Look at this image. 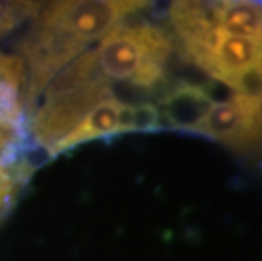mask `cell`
I'll list each match as a JSON object with an SVG mask.
<instances>
[{
	"label": "cell",
	"mask_w": 262,
	"mask_h": 261,
	"mask_svg": "<svg viewBox=\"0 0 262 261\" xmlns=\"http://www.w3.org/2000/svg\"><path fill=\"white\" fill-rule=\"evenodd\" d=\"M41 7L39 2H2L0 0V37L20 27L27 19L34 17Z\"/></svg>",
	"instance_id": "obj_9"
},
{
	"label": "cell",
	"mask_w": 262,
	"mask_h": 261,
	"mask_svg": "<svg viewBox=\"0 0 262 261\" xmlns=\"http://www.w3.org/2000/svg\"><path fill=\"white\" fill-rule=\"evenodd\" d=\"M93 53L100 71L112 85L125 83L139 90H154L166 83L172 41L158 24L127 17L97 43Z\"/></svg>",
	"instance_id": "obj_2"
},
{
	"label": "cell",
	"mask_w": 262,
	"mask_h": 261,
	"mask_svg": "<svg viewBox=\"0 0 262 261\" xmlns=\"http://www.w3.org/2000/svg\"><path fill=\"white\" fill-rule=\"evenodd\" d=\"M230 87L241 97H245L254 102H260L262 101V71L255 65L249 66V68H245L233 78Z\"/></svg>",
	"instance_id": "obj_10"
},
{
	"label": "cell",
	"mask_w": 262,
	"mask_h": 261,
	"mask_svg": "<svg viewBox=\"0 0 262 261\" xmlns=\"http://www.w3.org/2000/svg\"><path fill=\"white\" fill-rule=\"evenodd\" d=\"M262 102V101H260ZM259 102L249 101L237 93L232 104H213L200 124L196 134L225 143L232 148L254 141L252 112Z\"/></svg>",
	"instance_id": "obj_5"
},
{
	"label": "cell",
	"mask_w": 262,
	"mask_h": 261,
	"mask_svg": "<svg viewBox=\"0 0 262 261\" xmlns=\"http://www.w3.org/2000/svg\"><path fill=\"white\" fill-rule=\"evenodd\" d=\"M127 102L119 101L117 97L108 98L98 104L90 114L78 124L70 136H66L54 151V156H59L66 151L78 148L80 144L92 143L97 139H112L122 132V112Z\"/></svg>",
	"instance_id": "obj_7"
},
{
	"label": "cell",
	"mask_w": 262,
	"mask_h": 261,
	"mask_svg": "<svg viewBox=\"0 0 262 261\" xmlns=\"http://www.w3.org/2000/svg\"><path fill=\"white\" fill-rule=\"evenodd\" d=\"M216 14H219V27L225 34L260 43L262 4L216 2Z\"/></svg>",
	"instance_id": "obj_8"
},
{
	"label": "cell",
	"mask_w": 262,
	"mask_h": 261,
	"mask_svg": "<svg viewBox=\"0 0 262 261\" xmlns=\"http://www.w3.org/2000/svg\"><path fill=\"white\" fill-rule=\"evenodd\" d=\"M112 97L114 85L100 71L93 48L86 49L61 70L39 97L29 119L31 149L54 158L59 143L98 104Z\"/></svg>",
	"instance_id": "obj_1"
},
{
	"label": "cell",
	"mask_w": 262,
	"mask_h": 261,
	"mask_svg": "<svg viewBox=\"0 0 262 261\" xmlns=\"http://www.w3.org/2000/svg\"><path fill=\"white\" fill-rule=\"evenodd\" d=\"M257 44H259V51H257V58H255V66L262 71V43Z\"/></svg>",
	"instance_id": "obj_12"
},
{
	"label": "cell",
	"mask_w": 262,
	"mask_h": 261,
	"mask_svg": "<svg viewBox=\"0 0 262 261\" xmlns=\"http://www.w3.org/2000/svg\"><path fill=\"white\" fill-rule=\"evenodd\" d=\"M0 154L9 166L29 170L32 154L27 109V76L17 54L0 51Z\"/></svg>",
	"instance_id": "obj_3"
},
{
	"label": "cell",
	"mask_w": 262,
	"mask_h": 261,
	"mask_svg": "<svg viewBox=\"0 0 262 261\" xmlns=\"http://www.w3.org/2000/svg\"><path fill=\"white\" fill-rule=\"evenodd\" d=\"M132 127L134 132H156L164 129L158 105L141 102L132 105Z\"/></svg>",
	"instance_id": "obj_11"
},
{
	"label": "cell",
	"mask_w": 262,
	"mask_h": 261,
	"mask_svg": "<svg viewBox=\"0 0 262 261\" xmlns=\"http://www.w3.org/2000/svg\"><path fill=\"white\" fill-rule=\"evenodd\" d=\"M211 105L213 104L205 93L203 85L183 82L164 92L158 109L163 127L196 134Z\"/></svg>",
	"instance_id": "obj_6"
},
{
	"label": "cell",
	"mask_w": 262,
	"mask_h": 261,
	"mask_svg": "<svg viewBox=\"0 0 262 261\" xmlns=\"http://www.w3.org/2000/svg\"><path fill=\"white\" fill-rule=\"evenodd\" d=\"M147 2L124 0H80V2L41 4L34 19L68 32L90 48L105 37L117 24L147 9Z\"/></svg>",
	"instance_id": "obj_4"
}]
</instances>
